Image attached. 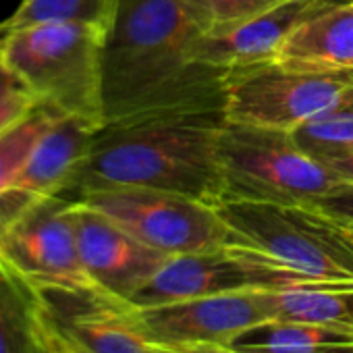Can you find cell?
Wrapping results in <instances>:
<instances>
[{
  "instance_id": "obj_15",
  "label": "cell",
  "mask_w": 353,
  "mask_h": 353,
  "mask_svg": "<svg viewBox=\"0 0 353 353\" xmlns=\"http://www.w3.org/2000/svg\"><path fill=\"white\" fill-rule=\"evenodd\" d=\"M0 353H61L36 291L0 262Z\"/></svg>"
},
{
  "instance_id": "obj_14",
  "label": "cell",
  "mask_w": 353,
  "mask_h": 353,
  "mask_svg": "<svg viewBox=\"0 0 353 353\" xmlns=\"http://www.w3.org/2000/svg\"><path fill=\"white\" fill-rule=\"evenodd\" d=\"M349 0H283L256 17L204 32L192 59L223 69L272 61L303 23Z\"/></svg>"
},
{
  "instance_id": "obj_9",
  "label": "cell",
  "mask_w": 353,
  "mask_h": 353,
  "mask_svg": "<svg viewBox=\"0 0 353 353\" xmlns=\"http://www.w3.org/2000/svg\"><path fill=\"white\" fill-rule=\"evenodd\" d=\"M125 310L148 343L168 349L227 345L248 328L274 320L272 291L266 289L219 293L148 307L125 303Z\"/></svg>"
},
{
  "instance_id": "obj_27",
  "label": "cell",
  "mask_w": 353,
  "mask_h": 353,
  "mask_svg": "<svg viewBox=\"0 0 353 353\" xmlns=\"http://www.w3.org/2000/svg\"><path fill=\"white\" fill-rule=\"evenodd\" d=\"M181 351H188V353H248V351L233 349L229 345H196V347H188Z\"/></svg>"
},
{
  "instance_id": "obj_13",
  "label": "cell",
  "mask_w": 353,
  "mask_h": 353,
  "mask_svg": "<svg viewBox=\"0 0 353 353\" xmlns=\"http://www.w3.org/2000/svg\"><path fill=\"white\" fill-rule=\"evenodd\" d=\"M100 127L77 117H59L50 125L11 188L0 196V233L38 204L65 196Z\"/></svg>"
},
{
  "instance_id": "obj_6",
  "label": "cell",
  "mask_w": 353,
  "mask_h": 353,
  "mask_svg": "<svg viewBox=\"0 0 353 353\" xmlns=\"http://www.w3.org/2000/svg\"><path fill=\"white\" fill-rule=\"evenodd\" d=\"M353 96V69L272 59L227 71V119L293 131Z\"/></svg>"
},
{
  "instance_id": "obj_3",
  "label": "cell",
  "mask_w": 353,
  "mask_h": 353,
  "mask_svg": "<svg viewBox=\"0 0 353 353\" xmlns=\"http://www.w3.org/2000/svg\"><path fill=\"white\" fill-rule=\"evenodd\" d=\"M104 32L85 23H38L0 34V48L38 106L104 125Z\"/></svg>"
},
{
  "instance_id": "obj_1",
  "label": "cell",
  "mask_w": 353,
  "mask_h": 353,
  "mask_svg": "<svg viewBox=\"0 0 353 353\" xmlns=\"http://www.w3.org/2000/svg\"><path fill=\"white\" fill-rule=\"evenodd\" d=\"M227 121V102L183 104L108 121L94 133L63 198L148 188L216 208L225 200L219 137Z\"/></svg>"
},
{
  "instance_id": "obj_16",
  "label": "cell",
  "mask_w": 353,
  "mask_h": 353,
  "mask_svg": "<svg viewBox=\"0 0 353 353\" xmlns=\"http://www.w3.org/2000/svg\"><path fill=\"white\" fill-rule=\"evenodd\" d=\"M248 353H353V330L297 320H266L231 343Z\"/></svg>"
},
{
  "instance_id": "obj_12",
  "label": "cell",
  "mask_w": 353,
  "mask_h": 353,
  "mask_svg": "<svg viewBox=\"0 0 353 353\" xmlns=\"http://www.w3.org/2000/svg\"><path fill=\"white\" fill-rule=\"evenodd\" d=\"M73 225L81 264L100 293L129 303L170 258L148 248L96 208L73 200Z\"/></svg>"
},
{
  "instance_id": "obj_21",
  "label": "cell",
  "mask_w": 353,
  "mask_h": 353,
  "mask_svg": "<svg viewBox=\"0 0 353 353\" xmlns=\"http://www.w3.org/2000/svg\"><path fill=\"white\" fill-rule=\"evenodd\" d=\"M59 117L61 114L44 106H38L30 117H26L21 123H17L7 133L0 135V196L11 188L15 176L26 166L38 141L42 139V135Z\"/></svg>"
},
{
  "instance_id": "obj_5",
  "label": "cell",
  "mask_w": 353,
  "mask_h": 353,
  "mask_svg": "<svg viewBox=\"0 0 353 353\" xmlns=\"http://www.w3.org/2000/svg\"><path fill=\"white\" fill-rule=\"evenodd\" d=\"M219 158L223 202L310 206L339 181L293 141L291 131L274 127L227 121L219 137Z\"/></svg>"
},
{
  "instance_id": "obj_26",
  "label": "cell",
  "mask_w": 353,
  "mask_h": 353,
  "mask_svg": "<svg viewBox=\"0 0 353 353\" xmlns=\"http://www.w3.org/2000/svg\"><path fill=\"white\" fill-rule=\"evenodd\" d=\"M318 162H322L332 174H336L339 181H351L353 183V150L328 156V158L318 160Z\"/></svg>"
},
{
  "instance_id": "obj_17",
  "label": "cell",
  "mask_w": 353,
  "mask_h": 353,
  "mask_svg": "<svg viewBox=\"0 0 353 353\" xmlns=\"http://www.w3.org/2000/svg\"><path fill=\"white\" fill-rule=\"evenodd\" d=\"M276 59L334 69H353V0L303 23Z\"/></svg>"
},
{
  "instance_id": "obj_24",
  "label": "cell",
  "mask_w": 353,
  "mask_h": 353,
  "mask_svg": "<svg viewBox=\"0 0 353 353\" xmlns=\"http://www.w3.org/2000/svg\"><path fill=\"white\" fill-rule=\"evenodd\" d=\"M36 108H38V102L30 94L0 98V135L7 133L17 123H21L26 117H30Z\"/></svg>"
},
{
  "instance_id": "obj_25",
  "label": "cell",
  "mask_w": 353,
  "mask_h": 353,
  "mask_svg": "<svg viewBox=\"0 0 353 353\" xmlns=\"http://www.w3.org/2000/svg\"><path fill=\"white\" fill-rule=\"evenodd\" d=\"M23 94H30V92L19 81V77L13 73V69L9 67V63L3 54V48H0V98H13V96H23Z\"/></svg>"
},
{
  "instance_id": "obj_23",
  "label": "cell",
  "mask_w": 353,
  "mask_h": 353,
  "mask_svg": "<svg viewBox=\"0 0 353 353\" xmlns=\"http://www.w3.org/2000/svg\"><path fill=\"white\" fill-rule=\"evenodd\" d=\"M310 206L345 227H353V183L336 181Z\"/></svg>"
},
{
  "instance_id": "obj_10",
  "label": "cell",
  "mask_w": 353,
  "mask_h": 353,
  "mask_svg": "<svg viewBox=\"0 0 353 353\" xmlns=\"http://www.w3.org/2000/svg\"><path fill=\"white\" fill-rule=\"evenodd\" d=\"M0 262L34 289H96L79 258L73 200L63 196L0 233Z\"/></svg>"
},
{
  "instance_id": "obj_19",
  "label": "cell",
  "mask_w": 353,
  "mask_h": 353,
  "mask_svg": "<svg viewBox=\"0 0 353 353\" xmlns=\"http://www.w3.org/2000/svg\"><path fill=\"white\" fill-rule=\"evenodd\" d=\"M117 0H21L13 15L0 21V34L38 23H85L106 34Z\"/></svg>"
},
{
  "instance_id": "obj_28",
  "label": "cell",
  "mask_w": 353,
  "mask_h": 353,
  "mask_svg": "<svg viewBox=\"0 0 353 353\" xmlns=\"http://www.w3.org/2000/svg\"><path fill=\"white\" fill-rule=\"evenodd\" d=\"M156 349H158V353H188V351H181V349H168V347H158V345H154Z\"/></svg>"
},
{
  "instance_id": "obj_11",
  "label": "cell",
  "mask_w": 353,
  "mask_h": 353,
  "mask_svg": "<svg viewBox=\"0 0 353 353\" xmlns=\"http://www.w3.org/2000/svg\"><path fill=\"white\" fill-rule=\"evenodd\" d=\"M34 291L61 353H158L135 330L125 303L96 289Z\"/></svg>"
},
{
  "instance_id": "obj_8",
  "label": "cell",
  "mask_w": 353,
  "mask_h": 353,
  "mask_svg": "<svg viewBox=\"0 0 353 353\" xmlns=\"http://www.w3.org/2000/svg\"><path fill=\"white\" fill-rule=\"evenodd\" d=\"M79 202L166 256L229 245V229L216 208L190 196L148 188H110L90 192Z\"/></svg>"
},
{
  "instance_id": "obj_29",
  "label": "cell",
  "mask_w": 353,
  "mask_h": 353,
  "mask_svg": "<svg viewBox=\"0 0 353 353\" xmlns=\"http://www.w3.org/2000/svg\"><path fill=\"white\" fill-rule=\"evenodd\" d=\"M349 229H351V231H353V227H349Z\"/></svg>"
},
{
  "instance_id": "obj_20",
  "label": "cell",
  "mask_w": 353,
  "mask_h": 353,
  "mask_svg": "<svg viewBox=\"0 0 353 353\" xmlns=\"http://www.w3.org/2000/svg\"><path fill=\"white\" fill-rule=\"evenodd\" d=\"M291 137L316 160L353 150V96L295 127Z\"/></svg>"
},
{
  "instance_id": "obj_4",
  "label": "cell",
  "mask_w": 353,
  "mask_h": 353,
  "mask_svg": "<svg viewBox=\"0 0 353 353\" xmlns=\"http://www.w3.org/2000/svg\"><path fill=\"white\" fill-rule=\"evenodd\" d=\"M229 243L256 250L324 283L353 285V231L312 206L223 202Z\"/></svg>"
},
{
  "instance_id": "obj_7",
  "label": "cell",
  "mask_w": 353,
  "mask_h": 353,
  "mask_svg": "<svg viewBox=\"0 0 353 353\" xmlns=\"http://www.w3.org/2000/svg\"><path fill=\"white\" fill-rule=\"evenodd\" d=\"M324 285L349 283H324L256 250L229 243L210 252L170 256L127 305L148 307L233 291H283Z\"/></svg>"
},
{
  "instance_id": "obj_18",
  "label": "cell",
  "mask_w": 353,
  "mask_h": 353,
  "mask_svg": "<svg viewBox=\"0 0 353 353\" xmlns=\"http://www.w3.org/2000/svg\"><path fill=\"white\" fill-rule=\"evenodd\" d=\"M274 318L353 330V285L272 291Z\"/></svg>"
},
{
  "instance_id": "obj_2",
  "label": "cell",
  "mask_w": 353,
  "mask_h": 353,
  "mask_svg": "<svg viewBox=\"0 0 353 353\" xmlns=\"http://www.w3.org/2000/svg\"><path fill=\"white\" fill-rule=\"evenodd\" d=\"M204 32L179 0H117L102 42L104 123L183 104L227 102V71L192 59Z\"/></svg>"
},
{
  "instance_id": "obj_22",
  "label": "cell",
  "mask_w": 353,
  "mask_h": 353,
  "mask_svg": "<svg viewBox=\"0 0 353 353\" xmlns=\"http://www.w3.org/2000/svg\"><path fill=\"white\" fill-rule=\"evenodd\" d=\"M202 32L256 17L283 0H179Z\"/></svg>"
}]
</instances>
